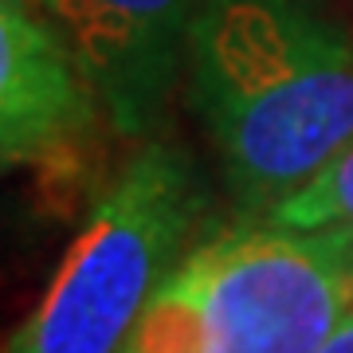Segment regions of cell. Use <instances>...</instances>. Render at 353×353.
I'll use <instances>...</instances> for the list:
<instances>
[{"label": "cell", "instance_id": "obj_5", "mask_svg": "<svg viewBox=\"0 0 353 353\" xmlns=\"http://www.w3.org/2000/svg\"><path fill=\"white\" fill-rule=\"evenodd\" d=\"M99 122V102L55 28L20 0H0V169L75 161Z\"/></svg>", "mask_w": 353, "mask_h": 353}, {"label": "cell", "instance_id": "obj_1", "mask_svg": "<svg viewBox=\"0 0 353 353\" xmlns=\"http://www.w3.org/2000/svg\"><path fill=\"white\" fill-rule=\"evenodd\" d=\"M185 94L236 216L259 220L353 141V39L314 0H201Z\"/></svg>", "mask_w": 353, "mask_h": 353}, {"label": "cell", "instance_id": "obj_6", "mask_svg": "<svg viewBox=\"0 0 353 353\" xmlns=\"http://www.w3.org/2000/svg\"><path fill=\"white\" fill-rule=\"evenodd\" d=\"M271 224L283 228H306V232H322V228H353V141L322 169L310 176L299 192H290L283 204H275L267 216Z\"/></svg>", "mask_w": 353, "mask_h": 353}, {"label": "cell", "instance_id": "obj_2", "mask_svg": "<svg viewBox=\"0 0 353 353\" xmlns=\"http://www.w3.org/2000/svg\"><path fill=\"white\" fill-rule=\"evenodd\" d=\"M353 310V228L208 224L122 353H318Z\"/></svg>", "mask_w": 353, "mask_h": 353}, {"label": "cell", "instance_id": "obj_3", "mask_svg": "<svg viewBox=\"0 0 353 353\" xmlns=\"http://www.w3.org/2000/svg\"><path fill=\"white\" fill-rule=\"evenodd\" d=\"M212 220V185L196 157L169 138L138 141L0 353H122Z\"/></svg>", "mask_w": 353, "mask_h": 353}, {"label": "cell", "instance_id": "obj_7", "mask_svg": "<svg viewBox=\"0 0 353 353\" xmlns=\"http://www.w3.org/2000/svg\"><path fill=\"white\" fill-rule=\"evenodd\" d=\"M318 353H353V310H350L345 318H341V326L334 330V334H330L326 345H322Z\"/></svg>", "mask_w": 353, "mask_h": 353}, {"label": "cell", "instance_id": "obj_4", "mask_svg": "<svg viewBox=\"0 0 353 353\" xmlns=\"http://www.w3.org/2000/svg\"><path fill=\"white\" fill-rule=\"evenodd\" d=\"M79 75L118 138L145 141L161 126L189 63L201 0H39Z\"/></svg>", "mask_w": 353, "mask_h": 353}]
</instances>
